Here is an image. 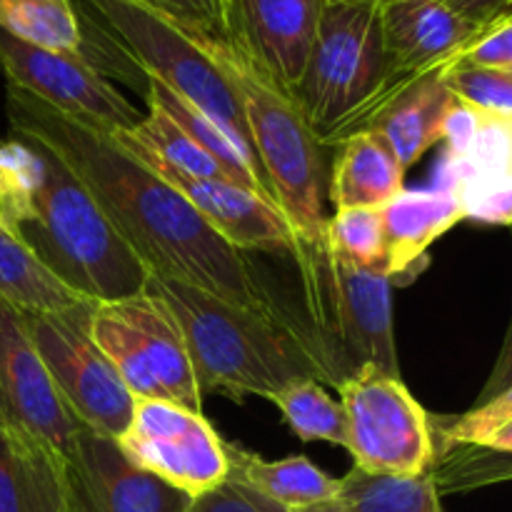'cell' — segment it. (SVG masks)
<instances>
[{
	"mask_svg": "<svg viewBox=\"0 0 512 512\" xmlns=\"http://www.w3.org/2000/svg\"><path fill=\"white\" fill-rule=\"evenodd\" d=\"M5 113L10 133L40 140L75 170L150 275L195 285L243 308L280 310L245 253L225 243L173 185L125 153L108 130L13 85L5 88Z\"/></svg>",
	"mask_w": 512,
	"mask_h": 512,
	"instance_id": "obj_1",
	"label": "cell"
},
{
	"mask_svg": "<svg viewBox=\"0 0 512 512\" xmlns=\"http://www.w3.org/2000/svg\"><path fill=\"white\" fill-rule=\"evenodd\" d=\"M0 225L85 300L130 298L150 278L88 185L35 138H0Z\"/></svg>",
	"mask_w": 512,
	"mask_h": 512,
	"instance_id": "obj_2",
	"label": "cell"
},
{
	"mask_svg": "<svg viewBox=\"0 0 512 512\" xmlns=\"http://www.w3.org/2000/svg\"><path fill=\"white\" fill-rule=\"evenodd\" d=\"M145 288L170 310L188 348L200 393L270 400L300 380H318L300 320L253 310L195 285L150 275Z\"/></svg>",
	"mask_w": 512,
	"mask_h": 512,
	"instance_id": "obj_3",
	"label": "cell"
},
{
	"mask_svg": "<svg viewBox=\"0 0 512 512\" xmlns=\"http://www.w3.org/2000/svg\"><path fill=\"white\" fill-rule=\"evenodd\" d=\"M303 288V333L323 383L338 388L363 368L400 378L393 333V280L385 268L340 260L328 243L295 245Z\"/></svg>",
	"mask_w": 512,
	"mask_h": 512,
	"instance_id": "obj_4",
	"label": "cell"
},
{
	"mask_svg": "<svg viewBox=\"0 0 512 512\" xmlns=\"http://www.w3.org/2000/svg\"><path fill=\"white\" fill-rule=\"evenodd\" d=\"M378 0H325L318 33L293 100L315 138L335 148L360 133L395 88Z\"/></svg>",
	"mask_w": 512,
	"mask_h": 512,
	"instance_id": "obj_5",
	"label": "cell"
},
{
	"mask_svg": "<svg viewBox=\"0 0 512 512\" xmlns=\"http://www.w3.org/2000/svg\"><path fill=\"white\" fill-rule=\"evenodd\" d=\"M223 60L243 98L260 173L293 230L295 245L318 243L325 238L328 223L325 203L330 170L323 155L325 145L315 138L293 95L265 78L228 40L223 43Z\"/></svg>",
	"mask_w": 512,
	"mask_h": 512,
	"instance_id": "obj_6",
	"label": "cell"
},
{
	"mask_svg": "<svg viewBox=\"0 0 512 512\" xmlns=\"http://www.w3.org/2000/svg\"><path fill=\"white\" fill-rule=\"evenodd\" d=\"M110 40L143 75H153L180 98L223 125L250 150L240 90L225 68L223 38L175 25L138 0H80ZM255 158V155H253ZM258 163V160H255ZM260 168V165H258Z\"/></svg>",
	"mask_w": 512,
	"mask_h": 512,
	"instance_id": "obj_7",
	"label": "cell"
},
{
	"mask_svg": "<svg viewBox=\"0 0 512 512\" xmlns=\"http://www.w3.org/2000/svg\"><path fill=\"white\" fill-rule=\"evenodd\" d=\"M90 333L133 398L203 413V393L180 325L148 288L130 298L95 303Z\"/></svg>",
	"mask_w": 512,
	"mask_h": 512,
	"instance_id": "obj_8",
	"label": "cell"
},
{
	"mask_svg": "<svg viewBox=\"0 0 512 512\" xmlns=\"http://www.w3.org/2000/svg\"><path fill=\"white\" fill-rule=\"evenodd\" d=\"M355 468L370 475L418 478L433 473L435 435L430 415L405 383L363 368L338 385Z\"/></svg>",
	"mask_w": 512,
	"mask_h": 512,
	"instance_id": "obj_9",
	"label": "cell"
},
{
	"mask_svg": "<svg viewBox=\"0 0 512 512\" xmlns=\"http://www.w3.org/2000/svg\"><path fill=\"white\" fill-rule=\"evenodd\" d=\"M95 300L55 313H23L25 328L60 395L85 428L118 440L133 418L135 398L90 333Z\"/></svg>",
	"mask_w": 512,
	"mask_h": 512,
	"instance_id": "obj_10",
	"label": "cell"
},
{
	"mask_svg": "<svg viewBox=\"0 0 512 512\" xmlns=\"http://www.w3.org/2000/svg\"><path fill=\"white\" fill-rule=\"evenodd\" d=\"M118 445L138 468L158 475L188 498H198L230 478L225 440L203 413L180 405L135 398L133 418Z\"/></svg>",
	"mask_w": 512,
	"mask_h": 512,
	"instance_id": "obj_11",
	"label": "cell"
},
{
	"mask_svg": "<svg viewBox=\"0 0 512 512\" xmlns=\"http://www.w3.org/2000/svg\"><path fill=\"white\" fill-rule=\"evenodd\" d=\"M438 185L465 220L512 225V118L460 103L445 123Z\"/></svg>",
	"mask_w": 512,
	"mask_h": 512,
	"instance_id": "obj_12",
	"label": "cell"
},
{
	"mask_svg": "<svg viewBox=\"0 0 512 512\" xmlns=\"http://www.w3.org/2000/svg\"><path fill=\"white\" fill-rule=\"evenodd\" d=\"M0 73L50 108L100 130H130L145 118L120 90L85 58L38 48L0 28Z\"/></svg>",
	"mask_w": 512,
	"mask_h": 512,
	"instance_id": "obj_13",
	"label": "cell"
},
{
	"mask_svg": "<svg viewBox=\"0 0 512 512\" xmlns=\"http://www.w3.org/2000/svg\"><path fill=\"white\" fill-rule=\"evenodd\" d=\"M0 423L35 438L60 460L83 428L35 350L23 310L5 300H0Z\"/></svg>",
	"mask_w": 512,
	"mask_h": 512,
	"instance_id": "obj_14",
	"label": "cell"
},
{
	"mask_svg": "<svg viewBox=\"0 0 512 512\" xmlns=\"http://www.w3.org/2000/svg\"><path fill=\"white\" fill-rule=\"evenodd\" d=\"M70 512H185L190 498L138 468L118 440L80 428L63 458Z\"/></svg>",
	"mask_w": 512,
	"mask_h": 512,
	"instance_id": "obj_15",
	"label": "cell"
},
{
	"mask_svg": "<svg viewBox=\"0 0 512 512\" xmlns=\"http://www.w3.org/2000/svg\"><path fill=\"white\" fill-rule=\"evenodd\" d=\"M325 0H223L225 40L293 95L305 73Z\"/></svg>",
	"mask_w": 512,
	"mask_h": 512,
	"instance_id": "obj_16",
	"label": "cell"
},
{
	"mask_svg": "<svg viewBox=\"0 0 512 512\" xmlns=\"http://www.w3.org/2000/svg\"><path fill=\"white\" fill-rule=\"evenodd\" d=\"M155 175L173 185L195 210L205 218V223L240 253L245 250H263V253H293L295 235L280 208L263 195L248 188L228 183V180L193 178L178 173L160 163H143Z\"/></svg>",
	"mask_w": 512,
	"mask_h": 512,
	"instance_id": "obj_17",
	"label": "cell"
},
{
	"mask_svg": "<svg viewBox=\"0 0 512 512\" xmlns=\"http://www.w3.org/2000/svg\"><path fill=\"white\" fill-rule=\"evenodd\" d=\"M383 43L395 80L455 63L483 28L440 0H378Z\"/></svg>",
	"mask_w": 512,
	"mask_h": 512,
	"instance_id": "obj_18",
	"label": "cell"
},
{
	"mask_svg": "<svg viewBox=\"0 0 512 512\" xmlns=\"http://www.w3.org/2000/svg\"><path fill=\"white\" fill-rule=\"evenodd\" d=\"M450 65L395 83L360 128V133L368 130L378 135L405 170L413 168L435 143H443L445 123L458 105V98L445 83Z\"/></svg>",
	"mask_w": 512,
	"mask_h": 512,
	"instance_id": "obj_19",
	"label": "cell"
},
{
	"mask_svg": "<svg viewBox=\"0 0 512 512\" xmlns=\"http://www.w3.org/2000/svg\"><path fill=\"white\" fill-rule=\"evenodd\" d=\"M385 270L390 280H410L423 268L430 245L465 220L458 200L443 188L403 190L380 208Z\"/></svg>",
	"mask_w": 512,
	"mask_h": 512,
	"instance_id": "obj_20",
	"label": "cell"
},
{
	"mask_svg": "<svg viewBox=\"0 0 512 512\" xmlns=\"http://www.w3.org/2000/svg\"><path fill=\"white\" fill-rule=\"evenodd\" d=\"M0 512H70L63 460L0 423Z\"/></svg>",
	"mask_w": 512,
	"mask_h": 512,
	"instance_id": "obj_21",
	"label": "cell"
},
{
	"mask_svg": "<svg viewBox=\"0 0 512 512\" xmlns=\"http://www.w3.org/2000/svg\"><path fill=\"white\" fill-rule=\"evenodd\" d=\"M340 155L330 168L328 200L335 210L383 208L405 190L408 170L398 163L378 135L355 133L338 145Z\"/></svg>",
	"mask_w": 512,
	"mask_h": 512,
	"instance_id": "obj_22",
	"label": "cell"
},
{
	"mask_svg": "<svg viewBox=\"0 0 512 512\" xmlns=\"http://www.w3.org/2000/svg\"><path fill=\"white\" fill-rule=\"evenodd\" d=\"M143 98L145 105H153L160 113L168 115V118L173 120L195 145H198V148H203L205 153L225 170L230 183L253 190V193L263 195L265 200L275 203L273 195H270L268 183H265L263 173H260L258 163H255V158L250 155V150L245 148V145H240L223 125L210 120L203 110H198L193 103L180 98L173 88L160 83L153 75H145Z\"/></svg>",
	"mask_w": 512,
	"mask_h": 512,
	"instance_id": "obj_23",
	"label": "cell"
},
{
	"mask_svg": "<svg viewBox=\"0 0 512 512\" xmlns=\"http://www.w3.org/2000/svg\"><path fill=\"white\" fill-rule=\"evenodd\" d=\"M228 445L230 475L243 480L248 488L273 500L288 512H298L313 505L338 500L340 478L323 473L305 455H293L285 460H263L238 445Z\"/></svg>",
	"mask_w": 512,
	"mask_h": 512,
	"instance_id": "obj_24",
	"label": "cell"
},
{
	"mask_svg": "<svg viewBox=\"0 0 512 512\" xmlns=\"http://www.w3.org/2000/svg\"><path fill=\"white\" fill-rule=\"evenodd\" d=\"M0 28L30 45L90 63L85 20L73 0H0Z\"/></svg>",
	"mask_w": 512,
	"mask_h": 512,
	"instance_id": "obj_25",
	"label": "cell"
},
{
	"mask_svg": "<svg viewBox=\"0 0 512 512\" xmlns=\"http://www.w3.org/2000/svg\"><path fill=\"white\" fill-rule=\"evenodd\" d=\"M0 300L23 313H55L80 303L15 235L0 225Z\"/></svg>",
	"mask_w": 512,
	"mask_h": 512,
	"instance_id": "obj_26",
	"label": "cell"
},
{
	"mask_svg": "<svg viewBox=\"0 0 512 512\" xmlns=\"http://www.w3.org/2000/svg\"><path fill=\"white\" fill-rule=\"evenodd\" d=\"M338 503L348 512H443L433 473L395 478L353 468L340 478Z\"/></svg>",
	"mask_w": 512,
	"mask_h": 512,
	"instance_id": "obj_27",
	"label": "cell"
},
{
	"mask_svg": "<svg viewBox=\"0 0 512 512\" xmlns=\"http://www.w3.org/2000/svg\"><path fill=\"white\" fill-rule=\"evenodd\" d=\"M278 405L285 423L303 443L323 440V443L348 448V428L340 400L330 398L328 390L318 380H300L288 385L270 398Z\"/></svg>",
	"mask_w": 512,
	"mask_h": 512,
	"instance_id": "obj_28",
	"label": "cell"
},
{
	"mask_svg": "<svg viewBox=\"0 0 512 512\" xmlns=\"http://www.w3.org/2000/svg\"><path fill=\"white\" fill-rule=\"evenodd\" d=\"M325 243L345 263L385 268V235L378 208L335 210L325 223Z\"/></svg>",
	"mask_w": 512,
	"mask_h": 512,
	"instance_id": "obj_29",
	"label": "cell"
},
{
	"mask_svg": "<svg viewBox=\"0 0 512 512\" xmlns=\"http://www.w3.org/2000/svg\"><path fill=\"white\" fill-rule=\"evenodd\" d=\"M445 83L460 103L475 110L512 118V73L488 70L455 60L445 70Z\"/></svg>",
	"mask_w": 512,
	"mask_h": 512,
	"instance_id": "obj_30",
	"label": "cell"
},
{
	"mask_svg": "<svg viewBox=\"0 0 512 512\" xmlns=\"http://www.w3.org/2000/svg\"><path fill=\"white\" fill-rule=\"evenodd\" d=\"M512 420V388L500 393L498 398H493L490 403L473 405L465 415L455 418L453 423L445 425L443 438H448L450 443L460 445H483V440L488 438L493 430H498L500 425Z\"/></svg>",
	"mask_w": 512,
	"mask_h": 512,
	"instance_id": "obj_31",
	"label": "cell"
},
{
	"mask_svg": "<svg viewBox=\"0 0 512 512\" xmlns=\"http://www.w3.org/2000/svg\"><path fill=\"white\" fill-rule=\"evenodd\" d=\"M175 25L225 40L223 0H138Z\"/></svg>",
	"mask_w": 512,
	"mask_h": 512,
	"instance_id": "obj_32",
	"label": "cell"
},
{
	"mask_svg": "<svg viewBox=\"0 0 512 512\" xmlns=\"http://www.w3.org/2000/svg\"><path fill=\"white\" fill-rule=\"evenodd\" d=\"M185 512H288L273 500L263 498L253 488L230 475L225 483L215 485L208 493L190 498V505Z\"/></svg>",
	"mask_w": 512,
	"mask_h": 512,
	"instance_id": "obj_33",
	"label": "cell"
},
{
	"mask_svg": "<svg viewBox=\"0 0 512 512\" xmlns=\"http://www.w3.org/2000/svg\"><path fill=\"white\" fill-rule=\"evenodd\" d=\"M458 60L475 68L512 73V13L480 30Z\"/></svg>",
	"mask_w": 512,
	"mask_h": 512,
	"instance_id": "obj_34",
	"label": "cell"
},
{
	"mask_svg": "<svg viewBox=\"0 0 512 512\" xmlns=\"http://www.w3.org/2000/svg\"><path fill=\"white\" fill-rule=\"evenodd\" d=\"M440 3L478 28H488L490 23L512 13V0H440Z\"/></svg>",
	"mask_w": 512,
	"mask_h": 512,
	"instance_id": "obj_35",
	"label": "cell"
},
{
	"mask_svg": "<svg viewBox=\"0 0 512 512\" xmlns=\"http://www.w3.org/2000/svg\"><path fill=\"white\" fill-rule=\"evenodd\" d=\"M508 388H512V318H510L508 333H505L503 348H500L498 360H495L493 373H490V378H488V383H485V388L480 390V395H478V400H475V405L490 403V400L498 398V395L505 393V390H508Z\"/></svg>",
	"mask_w": 512,
	"mask_h": 512,
	"instance_id": "obj_36",
	"label": "cell"
},
{
	"mask_svg": "<svg viewBox=\"0 0 512 512\" xmlns=\"http://www.w3.org/2000/svg\"><path fill=\"white\" fill-rule=\"evenodd\" d=\"M480 448L493 450V453L512 455V420L500 425L498 430H493V433L483 440V445H480Z\"/></svg>",
	"mask_w": 512,
	"mask_h": 512,
	"instance_id": "obj_37",
	"label": "cell"
},
{
	"mask_svg": "<svg viewBox=\"0 0 512 512\" xmlns=\"http://www.w3.org/2000/svg\"><path fill=\"white\" fill-rule=\"evenodd\" d=\"M298 512H348V510H345L338 500H330V503H320V505H313V508H305Z\"/></svg>",
	"mask_w": 512,
	"mask_h": 512,
	"instance_id": "obj_38",
	"label": "cell"
}]
</instances>
